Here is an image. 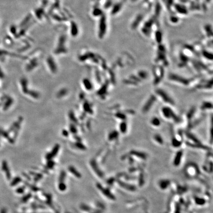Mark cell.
I'll use <instances>...</instances> for the list:
<instances>
[{"instance_id":"obj_1","label":"cell","mask_w":213,"mask_h":213,"mask_svg":"<svg viewBox=\"0 0 213 213\" xmlns=\"http://www.w3.org/2000/svg\"><path fill=\"white\" fill-rule=\"evenodd\" d=\"M2 170L5 172V176L7 177V178L8 180H11V174L10 170H9V167L8 166L7 161L4 160L2 162Z\"/></svg>"},{"instance_id":"obj_2","label":"cell","mask_w":213,"mask_h":213,"mask_svg":"<svg viewBox=\"0 0 213 213\" xmlns=\"http://www.w3.org/2000/svg\"><path fill=\"white\" fill-rule=\"evenodd\" d=\"M90 164L91 165L92 167L93 168V170L96 172V173L101 177H102L103 176V174H102V172L101 171L100 169L98 168V167L97 166L96 163L95 162V161H91L90 162Z\"/></svg>"},{"instance_id":"obj_3","label":"cell","mask_w":213,"mask_h":213,"mask_svg":"<svg viewBox=\"0 0 213 213\" xmlns=\"http://www.w3.org/2000/svg\"><path fill=\"white\" fill-rule=\"evenodd\" d=\"M68 169H69V171L71 173H72L73 175L75 176L77 178H81V173L78 172L77 170H76V169L75 168L73 167H69V168Z\"/></svg>"},{"instance_id":"obj_4","label":"cell","mask_w":213,"mask_h":213,"mask_svg":"<svg viewBox=\"0 0 213 213\" xmlns=\"http://www.w3.org/2000/svg\"><path fill=\"white\" fill-rule=\"evenodd\" d=\"M58 150V147H56V148H55L53 149V150H52V152H51V153L49 154H47V156H46V158H47V160H50L53 157H54V156H55L56 154H57V152Z\"/></svg>"},{"instance_id":"obj_5","label":"cell","mask_w":213,"mask_h":213,"mask_svg":"<svg viewBox=\"0 0 213 213\" xmlns=\"http://www.w3.org/2000/svg\"><path fill=\"white\" fill-rule=\"evenodd\" d=\"M22 179L21 178L19 177H16L11 182V186H15L16 184H18V183H20Z\"/></svg>"},{"instance_id":"obj_6","label":"cell","mask_w":213,"mask_h":213,"mask_svg":"<svg viewBox=\"0 0 213 213\" xmlns=\"http://www.w3.org/2000/svg\"><path fill=\"white\" fill-rule=\"evenodd\" d=\"M30 173L31 174H32V175L34 176V177H35V178H34L35 181H39V180L41 179V178H43V175L41 174L36 173L33 172H30Z\"/></svg>"},{"instance_id":"obj_7","label":"cell","mask_w":213,"mask_h":213,"mask_svg":"<svg viewBox=\"0 0 213 213\" xmlns=\"http://www.w3.org/2000/svg\"><path fill=\"white\" fill-rule=\"evenodd\" d=\"M66 176V173L64 171H62L60 173V175L59 176V182H64L65 178Z\"/></svg>"},{"instance_id":"obj_8","label":"cell","mask_w":213,"mask_h":213,"mask_svg":"<svg viewBox=\"0 0 213 213\" xmlns=\"http://www.w3.org/2000/svg\"><path fill=\"white\" fill-rule=\"evenodd\" d=\"M31 197H32V194H31V193H29V194H26V195H25L24 196H23V197L22 198V202H27V201L29 200V199L31 198Z\"/></svg>"},{"instance_id":"obj_9","label":"cell","mask_w":213,"mask_h":213,"mask_svg":"<svg viewBox=\"0 0 213 213\" xmlns=\"http://www.w3.org/2000/svg\"><path fill=\"white\" fill-rule=\"evenodd\" d=\"M24 184H25L26 186H29V188H30L31 190H32L33 191H34V192H37V191H38V190H39V188H38L37 187L34 186H33V185H31V184H30L28 183V182H24Z\"/></svg>"},{"instance_id":"obj_10","label":"cell","mask_w":213,"mask_h":213,"mask_svg":"<svg viewBox=\"0 0 213 213\" xmlns=\"http://www.w3.org/2000/svg\"><path fill=\"white\" fill-rule=\"evenodd\" d=\"M80 208H81V209L83 211H84L89 212L91 211V208L85 204H81L80 206Z\"/></svg>"},{"instance_id":"obj_11","label":"cell","mask_w":213,"mask_h":213,"mask_svg":"<svg viewBox=\"0 0 213 213\" xmlns=\"http://www.w3.org/2000/svg\"><path fill=\"white\" fill-rule=\"evenodd\" d=\"M66 184H65V183L64 182H60L59 183V185H58V188H59V190H61V191H65L66 189Z\"/></svg>"},{"instance_id":"obj_12","label":"cell","mask_w":213,"mask_h":213,"mask_svg":"<svg viewBox=\"0 0 213 213\" xmlns=\"http://www.w3.org/2000/svg\"><path fill=\"white\" fill-rule=\"evenodd\" d=\"M25 186H21V187H19L17 188L16 190V192L18 194H23L25 192Z\"/></svg>"},{"instance_id":"obj_13","label":"cell","mask_w":213,"mask_h":213,"mask_svg":"<svg viewBox=\"0 0 213 213\" xmlns=\"http://www.w3.org/2000/svg\"><path fill=\"white\" fill-rule=\"evenodd\" d=\"M47 198V203L49 205V206H51V195L49 194L45 195Z\"/></svg>"},{"instance_id":"obj_14","label":"cell","mask_w":213,"mask_h":213,"mask_svg":"<svg viewBox=\"0 0 213 213\" xmlns=\"http://www.w3.org/2000/svg\"><path fill=\"white\" fill-rule=\"evenodd\" d=\"M54 165H55V163L53 161H49L47 163V167L49 169L53 168Z\"/></svg>"},{"instance_id":"obj_15","label":"cell","mask_w":213,"mask_h":213,"mask_svg":"<svg viewBox=\"0 0 213 213\" xmlns=\"http://www.w3.org/2000/svg\"><path fill=\"white\" fill-rule=\"evenodd\" d=\"M0 213H7V209H6V208H2V209L1 210Z\"/></svg>"},{"instance_id":"obj_16","label":"cell","mask_w":213,"mask_h":213,"mask_svg":"<svg viewBox=\"0 0 213 213\" xmlns=\"http://www.w3.org/2000/svg\"><path fill=\"white\" fill-rule=\"evenodd\" d=\"M22 175H23L24 176H25V177L27 179H28L29 180H30L31 179L30 178V177H29V176L28 175L26 174V173H22Z\"/></svg>"},{"instance_id":"obj_17","label":"cell","mask_w":213,"mask_h":213,"mask_svg":"<svg viewBox=\"0 0 213 213\" xmlns=\"http://www.w3.org/2000/svg\"><path fill=\"white\" fill-rule=\"evenodd\" d=\"M56 213H59V212H56Z\"/></svg>"}]
</instances>
